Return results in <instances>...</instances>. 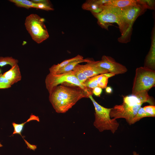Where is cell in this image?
<instances>
[{
	"label": "cell",
	"instance_id": "obj_7",
	"mask_svg": "<svg viewBox=\"0 0 155 155\" xmlns=\"http://www.w3.org/2000/svg\"><path fill=\"white\" fill-rule=\"evenodd\" d=\"M122 15L126 24L127 29L125 35L119 37L118 41L127 43L131 40L133 23L138 17L144 14L147 10L142 6H131L121 8Z\"/></svg>",
	"mask_w": 155,
	"mask_h": 155
},
{
	"label": "cell",
	"instance_id": "obj_15",
	"mask_svg": "<svg viewBox=\"0 0 155 155\" xmlns=\"http://www.w3.org/2000/svg\"><path fill=\"white\" fill-rule=\"evenodd\" d=\"M84 59L83 57L78 55L75 57L65 60L57 65H54L49 68V73H55L60 69L66 66L69 63L77 60Z\"/></svg>",
	"mask_w": 155,
	"mask_h": 155
},
{
	"label": "cell",
	"instance_id": "obj_26",
	"mask_svg": "<svg viewBox=\"0 0 155 155\" xmlns=\"http://www.w3.org/2000/svg\"><path fill=\"white\" fill-rule=\"evenodd\" d=\"M145 111L152 117H155V106L154 105H148L143 107Z\"/></svg>",
	"mask_w": 155,
	"mask_h": 155
},
{
	"label": "cell",
	"instance_id": "obj_21",
	"mask_svg": "<svg viewBox=\"0 0 155 155\" xmlns=\"http://www.w3.org/2000/svg\"><path fill=\"white\" fill-rule=\"evenodd\" d=\"M78 64L75 67L72 71L76 78L83 84L88 78L84 74L80 68Z\"/></svg>",
	"mask_w": 155,
	"mask_h": 155
},
{
	"label": "cell",
	"instance_id": "obj_9",
	"mask_svg": "<svg viewBox=\"0 0 155 155\" xmlns=\"http://www.w3.org/2000/svg\"><path fill=\"white\" fill-rule=\"evenodd\" d=\"M96 63L98 66L107 70L115 75L124 73L127 71L125 66L117 62L109 56H103L101 60L96 61Z\"/></svg>",
	"mask_w": 155,
	"mask_h": 155
},
{
	"label": "cell",
	"instance_id": "obj_13",
	"mask_svg": "<svg viewBox=\"0 0 155 155\" xmlns=\"http://www.w3.org/2000/svg\"><path fill=\"white\" fill-rule=\"evenodd\" d=\"M103 5L120 8L131 6H142L140 4L138 0H109L108 1Z\"/></svg>",
	"mask_w": 155,
	"mask_h": 155
},
{
	"label": "cell",
	"instance_id": "obj_4",
	"mask_svg": "<svg viewBox=\"0 0 155 155\" xmlns=\"http://www.w3.org/2000/svg\"><path fill=\"white\" fill-rule=\"evenodd\" d=\"M155 71L141 67L136 68L132 88V94L148 91L155 86Z\"/></svg>",
	"mask_w": 155,
	"mask_h": 155
},
{
	"label": "cell",
	"instance_id": "obj_31",
	"mask_svg": "<svg viewBox=\"0 0 155 155\" xmlns=\"http://www.w3.org/2000/svg\"><path fill=\"white\" fill-rule=\"evenodd\" d=\"M133 155H139L138 154H137L135 151L133 152Z\"/></svg>",
	"mask_w": 155,
	"mask_h": 155
},
{
	"label": "cell",
	"instance_id": "obj_16",
	"mask_svg": "<svg viewBox=\"0 0 155 155\" xmlns=\"http://www.w3.org/2000/svg\"><path fill=\"white\" fill-rule=\"evenodd\" d=\"M32 120H36L38 122H39L40 120L39 117L36 116L32 114L30 117V118L25 122L21 124H17L14 122L12 123V125L14 128V131L11 135L16 134H18L20 135L24 138L23 137L21 133L22 132L24 127L25 124L27 122Z\"/></svg>",
	"mask_w": 155,
	"mask_h": 155
},
{
	"label": "cell",
	"instance_id": "obj_22",
	"mask_svg": "<svg viewBox=\"0 0 155 155\" xmlns=\"http://www.w3.org/2000/svg\"><path fill=\"white\" fill-rule=\"evenodd\" d=\"M147 117H151L144 110L143 107H141L137 113L134 117L132 122L131 125L134 124L142 118Z\"/></svg>",
	"mask_w": 155,
	"mask_h": 155
},
{
	"label": "cell",
	"instance_id": "obj_25",
	"mask_svg": "<svg viewBox=\"0 0 155 155\" xmlns=\"http://www.w3.org/2000/svg\"><path fill=\"white\" fill-rule=\"evenodd\" d=\"M34 8L39 9L46 11H53L54 10L50 4L43 3H35Z\"/></svg>",
	"mask_w": 155,
	"mask_h": 155
},
{
	"label": "cell",
	"instance_id": "obj_30",
	"mask_svg": "<svg viewBox=\"0 0 155 155\" xmlns=\"http://www.w3.org/2000/svg\"><path fill=\"white\" fill-rule=\"evenodd\" d=\"M113 91L112 88L110 86L106 87V91L108 93H111Z\"/></svg>",
	"mask_w": 155,
	"mask_h": 155
},
{
	"label": "cell",
	"instance_id": "obj_6",
	"mask_svg": "<svg viewBox=\"0 0 155 155\" xmlns=\"http://www.w3.org/2000/svg\"><path fill=\"white\" fill-rule=\"evenodd\" d=\"M64 83H67L79 86L90 95L93 94L92 89L85 86L75 76L73 71L61 74L49 73L45 78V84L46 89L50 93L57 86Z\"/></svg>",
	"mask_w": 155,
	"mask_h": 155
},
{
	"label": "cell",
	"instance_id": "obj_28",
	"mask_svg": "<svg viewBox=\"0 0 155 155\" xmlns=\"http://www.w3.org/2000/svg\"><path fill=\"white\" fill-rule=\"evenodd\" d=\"M24 141L25 143L27 146V148H29L30 150H32L34 151L36 148L37 147L36 145L31 144L28 142L26 140H25L24 138H23Z\"/></svg>",
	"mask_w": 155,
	"mask_h": 155
},
{
	"label": "cell",
	"instance_id": "obj_17",
	"mask_svg": "<svg viewBox=\"0 0 155 155\" xmlns=\"http://www.w3.org/2000/svg\"><path fill=\"white\" fill-rule=\"evenodd\" d=\"M91 60L89 59H83L72 61L60 69L55 74H61L72 71L75 67L78 64L83 62L87 63Z\"/></svg>",
	"mask_w": 155,
	"mask_h": 155
},
{
	"label": "cell",
	"instance_id": "obj_32",
	"mask_svg": "<svg viewBox=\"0 0 155 155\" xmlns=\"http://www.w3.org/2000/svg\"><path fill=\"white\" fill-rule=\"evenodd\" d=\"M2 146H3V145L0 143V147H2Z\"/></svg>",
	"mask_w": 155,
	"mask_h": 155
},
{
	"label": "cell",
	"instance_id": "obj_20",
	"mask_svg": "<svg viewBox=\"0 0 155 155\" xmlns=\"http://www.w3.org/2000/svg\"><path fill=\"white\" fill-rule=\"evenodd\" d=\"M18 61L12 57H0V67H2L7 65H10L11 67L18 64Z\"/></svg>",
	"mask_w": 155,
	"mask_h": 155
},
{
	"label": "cell",
	"instance_id": "obj_19",
	"mask_svg": "<svg viewBox=\"0 0 155 155\" xmlns=\"http://www.w3.org/2000/svg\"><path fill=\"white\" fill-rule=\"evenodd\" d=\"M9 1L14 3L17 7H23L29 9L34 7L35 3L31 1L28 0H10Z\"/></svg>",
	"mask_w": 155,
	"mask_h": 155
},
{
	"label": "cell",
	"instance_id": "obj_27",
	"mask_svg": "<svg viewBox=\"0 0 155 155\" xmlns=\"http://www.w3.org/2000/svg\"><path fill=\"white\" fill-rule=\"evenodd\" d=\"M102 91V89L98 87H96L92 89L93 94L97 96H100Z\"/></svg>",
	"mask_w": 155,
	"mask_h": 155
},
{
	"label": "cell",
	"instance_id": "obj_11",
	"mask_svg": "<svg viewBox=\"0 0 155 155\" xmlns=\"http://www.w3.org/2000/svg\"><path fill=\"white\" fill-rule=\"evenodd\" d=\"M152 70L155 69V26L153 27L151 32V44L149 51L146 56L144 66Z\"/></svg>",
	"mask_w": 155,
	"mask_h": 155
},
{
	"label": "cell",
	"instance_id": "obj_24",
	"mask_svg": "<svg viewBox=\"0 0 155 155\" xmlns=\"http://www.w3.org/2000/svg\"><path fill=\"white\" fill-rule=\"evenodd\" d=\"M11 85L9 82L5 78L2 73H0V89L10 88Z\"/></svg>",
	"mask_w": 155,
	"mask_h": 155
},
{
	"label": "cell",
	"instance_id": "obj_1",
	"mask_svg": "<svg viewBox=\"0 0 155 155\" xmlns=\"http://www.w3.org/2000/svg\"><path fill=\"white\" fill-rule=\"evenodd\" d=\"M49 94V100L58 113L66 112L79 100L90 95L79 86L67 83L55 87Z\"/></svg>",
	"mask_w": 155,
	"mask_h": 155
},
{
	"label": "cell",
	"instance_id": "obj_29",
	"mask_svg": "<svg viewBox=\"0 0 155 155\" xmlns=\"http://www.w3.org/2000/svg\"><path fill=\"white\" fill-rule=\"evenodd\" d=\"M34 3H43L50 4V1L47 0H31Z\"/></svg>",
	"mask_w": 155,
	"mask_h": 155
},
{
	"label": "cell",
	"instance_id": "obj_18",
	"mask_svg": "<svg viewBox=\"0 0 155 155\" xmlns=\"http://www.w3.org/2000/svg\"><path fill=\"white\" fill-rule=\"evenodd\" d=\"M104 74L98 75L88 78L83 84L85 87L92 89L98 87L100 81L102 78Z\"/></svg>",
	"mask_w": 155,
	"mask_h": 155
},
{
	"label": "cell",
	"instance_id": "obj_2",
	"mask_svg": "<svg viewBox=\"0 0 155 155\" xmlns=\"http://www.w3.org/2000/svg\"><path fill=\"white\" fill-rule=\"evenodd\" d=\"M103 10L100 13L92 14L97 20L98 24L102 28L108 30L112 23L118 26L122 37L127 29L126 24L122 15L121 8L111 6L103 5Z\"/></svg>",
	"mask_w": 155,
	"mask_h": 155
},
{
	"label": "cell",
	"instance_id": "obj_3",
	"mask_svg": "<svg viewBox=\"0 0 155 155\" xmlns=\"http://www.w3.org/2000/svg\"><path fill=\"white\" fill-rule=\"evenodd\" d=\"M94 106L95 119L93 125L100 132L110 130L114 133L118 129L119 124L117 120L111 119L110 112L111 108H105L98 104L93 98L92 95L89 97Z\"/></svg>",
	"mask_w": 155,
	"mask_h": 155
},
{
	"label": "cell",
	"instance_id": "obj_14",
	"mask_svg": "<svg viewBox=\"0 0 155 155\" xmlns=\"http://www.w3.org/2000/svg\"><path fill=\"white\" fill-rule=\"evenodd\" d=\"M82 7L84 10L90 11L92 14L98 13L103 9V5H100L97 0H87L82 4Z\"/></svg>",
	"mask_w": 155,
	"mask_h": 155
},
{
	"label": "cell",
	"instance_id": "obj_12",
	"mask_svg": "<svg viewBox=\"0 0 155 155\" xmlns=\"http://www.w3.org/2000/svg\"><path fill=\"white\" fill-rule=\"evenodd\" d=\"M10 82L11 85L20 81L22 78L20 68L17 64L3 74Z\"/></svg>",
	"mask_w": 155,
	"mask_h": 155
},
{
	"label": "cell",
	"instance_id": "obj_10",
	"mask_svg": "<svg viewBox=\"0 0 155 155\" xmlns=\"http://www.w3.org/2000/svg\"><path fill=\"white\" fill-rule=\"evenodd\" d=\"M84 74L88 78L104 73H110L107 70L100 67L96 64V61H91L84 65L78 64Z\"/></svg>",
	"mask_w": 155,
	"mask_h": 155
},
{
	"label": "cell",
	"instance_id": "obj_8",
	"mask_svg": "<svg viewBox=\"0 0 155 155\" xmlns=\"http://www.w3.org/2000/svg\"><path fill=\"white\" fill-rule=\"evenodd\" d=\"M142 105H134L123 102L121 104L116 105L111 108L110 117L116 119L124 118L129 124L131 125L133 118Z\"/></svg>",
	"mask_w": 155,
	"mask_h": 155
},
{
	"label": "cell",
	"instance_id": "obj_5",
	"mask_svg": "<svg viewBox=\"0 0 155 155\" xmlns=\"http://www.w3.org/2000/svg\"><path fill=\"white\" fill-rule=\"evenodd\" d=\"M44 19L36 14H31L26 17L24 24L32 38L40 44L48 38L49 34L44 24Z\"/></svg>",
	"mask_w": 155,
	"mask_h": 155
},
{
	"label": "cell",
	"instance_id": "obj_23",
	"mask_svg": "<svg viewBox=\"0 0 155 155\" xmlns=\"http://www.w3.org/2000/svg\"><path fill=\"white\" fill-rule=\"evenodd\" d=\"M139 1L140 4L146 9H155V0H139Z\"/></svg>",
	"mask_w": 155,
	"mask_h": 155
}]
</instances>
